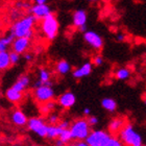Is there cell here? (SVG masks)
I'll use <instances>...</instances> for the list:
<instances>
[{"instance_id":"obj_1","label":"cell","mask_w":146,"mask_h":146,"mask_svg":"<svg viewBox=\"0 0 146 146\" xmlns=\"http://www.w3.org/2000/svg\"><path fill=\"white\" fill-rule=\"evenodd\" d=\"M36 19L31 14L27 16H24V17L18 19L13 24L12 28H11V34L15 38L25 36V38L31 40L35 35L34 27L36 25Z\"/></svg>"},{"instance_id":"obj_2","label":"cell","mask_w":146,"mask_h":146,"mask_svg":"<svg viewBox=\"0 0 146 146\" xmlns=\"http://www.w3.org/2000/svg\"><path fill=\"white\" fill-rule=\"evenodd\" d=\"M41 31L47 40H54L58 36L60 31V22L53 13L41 19Z\"/></svg>"},{"instance_id":"obj_3","label":"cell","mask_w":146,"mask_h":146,"mask_svg":"<svg viewBox=\"0 0 146 146\" xmlns=\"http://www.w3.org/2000/svg\"><path fill=\"white\" fill-rule=\"evenodd\" d=\"M120 140L126 146H137L142 144V137L131 124H124L119 131Z\"/></svg>"},{"instance_id":"obj_4","label":"cell","mask_w":146,"mask_h":146,"mask_svg":"<svg viewBox=\"0 0 146 146\" xmlns=\"http://www.w3.org/2000/svg\"><path fill=\"white\" fill-rule=\"evenodd\" d=\"M69 129H70L72 140L78 141L85 140L89 133L91 131L90 125L86 119H77L73 123H70Z\"/></svg>"},{"instance_id":"obj_5","label":"cell","mask_w":146,"mask_h":146,"mask_svg":"<svg viewBox=\"0 0 146 146\" xmlns=\"http://www.w3.org/2000/svg\"><path fill=\"white\" fill-rule=\"evenodd\" d=\"M34 97L38 102L44 104L46 101L51 100L54 98V90L52 88V86H47L43 84L38 88H35Z\"/></svg>"},{"instance_id":"obj_6","label":"cell","mask_w":146,"mask_h":146,"mask_svg":"<svg viewBox=\"0 0 146 146\" xmlns=\"http://www.w3.org/2000/svg\"><path fill=\"white\" fill-rule=\"evenodd\" d=\"M27 126L33 133L38 135L41 138H45L47 134V127L48 125L46 124L44 119L40 118V117H33V118L27 120Z\"/></svg>"},{"instance_id":"obj_7","label":"cell","mask_w":146,"mask_h":146,"mask_svg":"<svg viewBox=\"0 0 146 146\" xmlns=\"http://www.w3.org/2000/svg\"><path fill=\"white\" fill-rule=\"evenodd\" d=\"M110 137H111V134L108 131L96 129V131H90L85 141L90 146H101Z\"/></svg>"},{"instance_id":"obj_8","label":"cell","mask_w":146,"mask_h":146,"mask_svg":"<svg viewBox=\"0 0 146 146\" xmlns=\"http://www.w3.org/2000/svg\"><path fill=\"white\" fill-rule=\"evenodd\" d=\"M84 40L91 48L95 50H100L104 47V39L94 31H86L84 33Z\"/></svg>"},{"instance_id":"obj_9","label":"cell","mask_w":146,"mask_h":146,"mask_svg":"<svg viewBox=\"0 0 146 146\" xmlns=\"http://www.w3.org/2000/svg\"><path fill=\"white\" fill-rule=\"evenodd\" d=\"M27 11L31 15L34 16L36 20H41L47 15H49L50 13H52L51 7L47 3H44V4H36V3H35L34 5H31L28 7Z\"/></svg>"},{"instance_id":"obj_10","label":"cell","mask_w":146,"mask_h":146,"mask_svg":"<svg viewBox=\"0 0 146 146\" xmlns=\"http://www.w3.org/2000/svg\"><path fill=\"white\" fill-rule=\"evenodd\" d=\"M76 102V96L73 92L67 91L60 95L58 98V104L63 109L69 110L75 104Z\"/></svg>"},{"instance_id":"obj_11","label":"cell","mask_w":146,"mask_h":146,"mask_svg":"<svg viewBox=\"0 0 146 146\" xmlns=\"http://www.w3.org/2000/svg\"><path fill=\"white\" fill-rule=\"evenodd\" d=\"M29 45H31V40L25 38V36H18V38L14 39L11 46L13 48V51L17 52L19 54H22V53L27 51Z\"/></svg>"},{"instance_id":"obj_12","label":"cell","mask_w":146,"mask_h":146,"mask_svg":"<svg viewBox=\"0 0 146 146\" xmlns=\"http://www.w3.org/2000/svg\"><path fill=\"white\" fill-rule=\"evenodd\" d=\"M93 71V65L91 62H86L85 64H82L80 67L76 68L75 70L72 72V75L74 78L80 79L84 78L86 76H89Z\"/></svg>"},{"instance_id":"obj_13","label":"cell","mask_w":146,"mask_h":146,"mask_svg":"<svg viewBox=\"0 0 146 146\" xmlns=\"http://www.w3.org/2000/svg\"><path fill=\"white\" fill-rule=\"evenodd\" d=\"M87 21H88V14L85 9H80L73 13L72 22L75 27H79L84 24H87Z\"/></svg>"},{"instance_id":"obj_14","label":"cell","mask_w":146,"mask_h":146,"mask_svg":"<svg viewBox=\"0 0 146 146\" xmlns=\"http://www.w3.org/2000/svg\"><path fill=\"white\" fill-rule=\"evenodd\" d=\"M27 120L28 119L25 115V113L20 110L14 111L12 113V121L14 124L18 125V126H24L27 123Z\"/></svg>"},{"instance_id":"obj_15","label":"cell","mask_w":146,"mask_h":146,"mask_svg":"<svg viewBox=\"0 0 146 146\" xmlns=\"http://www.w3.org/2000/svg\"><path fill=\"white\" fill-rule=\"evenodd\" d=\"M29 84H31V77L28 75H21L17 79V82L12 86V88L19 92H24Z\"/></svg>"},{"instance_id":"obj_16","label":"cell","mask_w":146,"mask_h":146,"mask_svg":"<svg viewBox=\"0 0 146 146\" xmlns=\"http://www.w3.org/2000/svg\"><path fill=\"white\" fill-rule=\"evenodd\" d=\"M5 96L9 101L14 102V104H18V102H20L22 100V98H23V92H19L17 90H15V89L9 88L6 90Z\"/></svg>"},{"instance_id":"obj_17","label":"cell","mask_w":146,"mask_h":146,"mask_svg":"<svg viewBox=\"0 0 146 146\" xmlns=\"http://www.w3.org/2000/svg\"><path fill=\"white\" fill-rule=\"evenodd\" d=\"M124 125V120L121 118H115L111 120L109 124V131L110 134H118L120 129L123 127Z\"/></svg>"},{"instance_id":"obj_18","label":"cell","mask_w":146,"mask_h":146,"mask_svg":"<svg viewBox=\"0 0 146 146\" xmlns=\"http://www.w3.org/2000/svg\"><path fill=\"white\" fill-rule=\"evenodd\" d=\"M55 70L61 75H66L71 71V65L66 60H61L58 62V64L55 66Z\"/></svg>"},{"instance_id":"obj_19","label":"cell","mask_w":146,"mask_h":146,"mask_svg":"<svg viewBox=\"0 0 146 146\" xmlns=\"http://www.w3.org/2000/svg\"><path fill=\"white\" fill-rule=\"evenodd\" d=\"M101 107L104 108V110H107L108 112L113 113L117 110L118 106H117V102H116L115 99L110 98V97H106L101 100Z\"/></svg>"},{"instance_id":"obj_20","label":"cell","mask_w":146,"mask_h":146,"mask_svg":"<svg viewBox=\"0 0 146 146\" xmlns=\"http://www.w3.org/2000/svg\"><path fill=\"white\" fill-rule=\"evenodd\" d=\"M63 128H61L58 125H55V124H50L48 125V127H47V134H46V137L49 138V139H58L60 134H61V131Z\"/></svg>"},{"instance_id":"obj_21","label":"cell","mask_w":146,"mask_h":146,"mask_svg":"<svg viewBox=\"0 0 146 146\" xmlns=\"http://www.w3.org/2000/svg\"><path fill=\"white\" fill-rule=\"evenodd\" d=\"M15 39V36L12 34L4 36L2 38H0V52L1 51H7V49L11 45H12L13 41Z\"/></svg>"},{"instance_id":"obj_22","label":"cell","mask_w":146,"mask_h":146,"mask_svg":"<svg viewBox=\"0 0 146 146\" xmlns=\"http://www.w3.org/2000/svg\"><path fill=\"white\" fill-rule=\"evenodd\" d=\"M131 77V70L127 68H119L115 72V78L118 80H127Z\"/></svg>"},{"instance_id":"obj_23","label":"cell","mask_w":146,"mask_h":146,"mask_svg":"<svg viewBox=\"0 0 146 146\" xmlns=\"http://www.w3.org/2000/svg\"><path fill=\"white\" fill-rule=\"evenodd\" d=\"M11 66L9 51L0 52V70H5Z\"/></svg>"},{"instance_id":"obj_24","label":"cell","mask_w":146,"mask_h":146,"mask_svg":"<svg viewBox=\"0 0 146 146\" xmlns=\"http://www.w3.org/2000/svg\"><path fill=\"white\" fill-rule=\"evenodd\" d=\"M58 139H60L62 142H64L66 145H67L68 143H70L71 141H72L70 129H69V128H64V129H62L61 134H60Z\"/></svg>"},{"instance_id":"obj_25","label":"cell","mask_w":146,"mask_h":146,"mask_svg":"<svg viewBox=\"0 0 146 146\" xmlns=\"http://www.w3.org/2000/svg\"><path fill=\"white\" fill-rule=\"evenodd\" d=\"M50 78H51L50 71L48 69H46V68H41L39 70V80H41L44 84V82L50 80Z\"/></svg>"},{"instance_id":"obj_26","label":"cell","mask_w":146,"mask_h":146,"mask_svg":"<svg viewBox=\"0 0 146 146\" xmlns=\"http://www.w3.org/2000/svg\"><path fill=\"white\" fill-rule=\"evenodd\" d=\"M55 107H56V102L53 101V99H51V100H48V101H46V102H44V104H43V107L41 108V110H42V112L44 113V114H47V113L53 111V110L55 109Z\"/></svg>"},{"instance_id":"obj_27","label":"cell","mask_w":146,"mask_h":146,"mask_svg":"<svg viewBox=\"0 0 146 146\" xmlns=\"http://www.w3.org/2000/svg\"><path fill=\"white\" fill-rule=\"evenodd\" d=\"M101 146H123V144H122L121 140H119L118 138H116L111 135V137Z\"/></svg>"},{"instance_id":"obj_28","label":"cell","mask_w":146,"mask_h":146,"mask_svg":"<svg viewBox=\"0 0 146 146\" xmlns=\"http://www.w3.org/2000/svg\"><path fill=\"white\" fill-rule=\"evenodd\" d=\"M9 62H11V65H17L19 62H20L21 56H20L19 53H17V52H15V51H12V52H9Z\"/></svg>"},{"instance_id":"obj_29","label":"cell","mask_w":146,"mask_h":146,"mask_svg":"<svg viewBox=\"0 0 146 146\" xmlns=\"http://www.w3.org/2000/svg\"><path fill=\"white\" fill-rule=\"evenodd\" d=\"M31 6V4L27 2H24V1H21V0H19L18 2L16 3V7L19 9L20 11H26L28 9V7Z\"/></svg>"},{"instance_id":"obj_30","label":"cell","mask_w":146,"mask_h":146,"mask_svg":"<svg viewBox=\"0 0 146 146\" xmlns=\"http://www.w3.org/2000/svg\"><path fill=\"white\" fill-rule=\"evenodd\" d=\"M48 122L50 124H56V123H58L60 122V117H58V114H51V115L49 116Z\"/></svg>"},{"instance_id":"obj_31","label":"cell","mask_w":146,"mask_h":146,"mask_svg":"<svg viewBox=\"0 0 146 146\" xmlns=\"http://www.w3.org/2000/svg\"><path fill=\"white\" fill-rule=\"evenodd\" d=\"M87 121H88L90 126H95V125H97L99 123V119L96 116H91V117H89V119Z\"/></svg>"},{"instance_id":"obj_32","label":"cell","mask_w":146,"mask_h":146,"mask_svg":"<svg viewBox=\"0 0 146 146\" xmlns=\"http://www.w3.org/2000/svg\"><path fill=\"white\" fill-rule=\"evenodd\" d=\"M93 64L95 66H101L104 64V58L101 55H96L94 58H93Z\"/></svg>"},{"instance_id":"obj_33","label":"cell","mask_w":146,"mask_h":146,"mask_svg":"<svg viewBox=\"0 0 146 146\" xmlns=\"http://www.w3.org/2000/svg\"><path fill=\"white\" fill-rule=\"evenodd\" d=\"M58 126L61 128H69V126H70V121L69 120H67V119H65V120H62L61 122H58Z\"/></svg>"},{"instance_id":"obj_34","label":"cell","mask_w":146,"mask_h":146,"mask_svg":"<svg viewBox=\"0 0 146 146\" xmlns=\"http://www.w3.org/2000/svg\"><path fill=\"white\" fill-rule=\"evenodd\" d=\"M24 58H25V61L31 62L34 60V54L31 53V52H24Z\"/></svg>"},{"instance_id":"obj_35","label":"cell","mask_w":146,"mask_h":146,"mask_svg":"<svg viewBox=\"0 0 146 146\" xmlns=\"http://www.w3.org/2000/svg\"><path fill=\"white\" fill-rule=\"evenodd\" d=\"M116 40L118 42H124L125 40H126V36L124 34H118L116 36Z\"/></svg>"},{"instance_id":"obj_36","label":"cell","mask_w":146,"mask_h":146,"mask_svg":"<svg viewBox=\"0 0 146 146\" xmlns=\"http://www.w3.org/2000/svg\"><path fill=\"white\" fill-rule=\"evenodd\" d=\"M76 146H90L85 140H82V141H78V142H76Z\"/></svg>"},{"instance_id":"obj_37","label":"cell","mask_w":146,"mask_h":146,"mask_svg":"<svg viewBox=\"0 0 146 146\" xmlns=\"http://www.w3.org/2000/svg\"><path fill=\"white\" fill-rule=\"evenodd\" d=\"M77 28H78L79 31H82V33H85V31H87V24H84V25H82V26H79V27H77Z\"/></svg>"},{"instance_id":"obj_38","label":"cell","mask_w":146,"mask_h":146,"mask_svg":"<svg viewBox=\"0 0 146 146\" xmlns=\"http://www.w3.org/2000/svg\"><path fill=\"white\" fill-rule=\"evenodd\" d=\"M55 146H66V144H65L64 142H62L60 139H58L56 142H55Z\"/></svg>"},{"instance_id":"obj_39","label":"cell","mask_w":146,"mask_h":146,"mask_svg":"<svg viewBox=\"0 0 146 146\" xmlns=\"http://www.w3.org/2000/svg\"><path fill=\"white\" fill-rule=\"evenodd\" d=\"M84 114H85L86 116L91 115V110L89 109V108H86V109H84Z\"/></svg>"},{"instance_id":"obj_40","label":"cell","mask_w":146,"mask_h":146,"mask_svg":"<svg viewBox=\"0 0 146 146\" xmlns=\"http://www.w3.org/2000/svg\"><path fill=\"white\" fill-rule=\"evenodd\" d=\"M34 1L36 4H44V3H47L48 0H34Z\"/></svg>"},{"instance_id":"obj_41","label":"cell","mask_w":146,"mask_h":146,"mask_svg":"<svg viewBox=\"0 0 146 146\" xmlns=\"http://www.w3.org/2000/svg\"><path fill=\"white\" fill-rule=\"evenodd\" d=\"M41 85H43V82H41V80H39V79H38V80H36V82L34 84V88H38V87H40Z\"/></svg>"},{"instance_id":"obj_42","label":"cell","mask_w":146,"mask_h":146,"mask_svg":"<svg viewBox=\"0 0 146 146\" xmlns=\"http://www.w3.org/2000/svg\"><path fill=\"white\" fill-rule=\"evenodd\" d=\"M88 2H90V3H94V2H97L98 0H87Z\"/></svg>"},{"instance_id":"obj_43","label":"cell","mask_w":146,"mask_h":146,"mask_svg":"<svg viewBox=\"0 0 146 146\" xmlns=\"http://www.w3.org/2000/svg\"><path fill=\"white\" fill-rule=\"evenodd\" d=\"M66 146H76V143H68Z\"/></svg>"},{"instance_id":"obj_44","label":"cell","mask_w":146,"mask_h":146,"mask_svg":"<svg viewBox=\"0 0 146 146\" xmlns=\"http://www.w3.org/2000/svg\"><path fill=\"white\" fill-rule=\"evenodd\" d=\"M137 146H143V144H141V145H137Z\"/></svg>"},{"instance_id":"obj_45","label":"cell","mask_w":146,"mask_h":146,"mask_svg":"<svg viewBox=\"0 0 146 146\" xmlns=\"http://www.w3.org/2000/svg\"><path fill=\"white\" fill-rule=\"evenodd\" d=\"M144 146H145V145H144Z\"/></svg>"}]
</instances>
